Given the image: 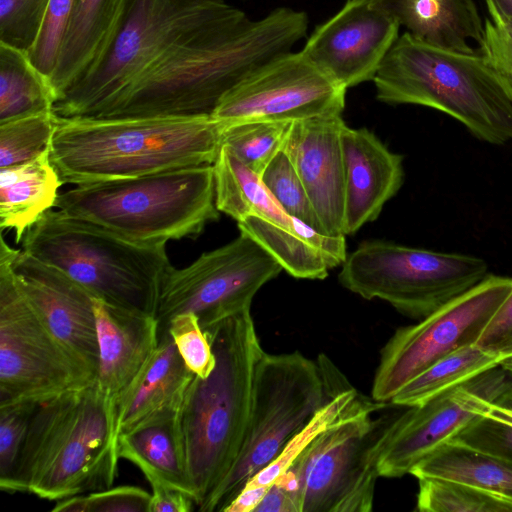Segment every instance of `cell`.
<instances>
[{"label": "cell", "instance_id": "obj_41", "mask_svg": "<svg viewBox=\"0 0 512 512\" xmlns=\"http://www.w3.org/2000/svg\"><path fill=\"white\" fill-rule=\"evenodd\" d=\"M39 403L0 405V489L4 491L21 454L30 420Z\"/></svg>", "mask_w": 512, "mask_h": 512}, {"label": "cell", "instance_id": "obj_45", "mask_svg": "<svg viewBox=\"0 0 512 512\" xmlns=\"http://www.w3.org/2000/svg\"><path fill=\"white\" fill-rule=\"evenodd\" d=\"M254 512H301L298 479L292 467L268 487Z\"/></svg>", "mask_w": 512, "mask_h": 512}, {"label": "cell", "instance_id": "obj_2", "mask_svg": "<svg viewBox=\"0 0 512 512\" xmlns=\"http://www.w3.org/2000/svg\"><path fill=\"white\" fill-rule=\"evenodd\" d=\"M225 125L212 115L57 116L49 158L63 183L74 185L213 165Z\"/></svg>", "mask_w": 512, "mask_h": 512}, {"label": "cell", "instance_id": "obj_37", "mask_svg": "<svg viewBox=\"0 0 512 512\" xmlns=\"http://www.w3.org/2000/svg\"><path fill=\"white\" fill-rule=\"evenodd\" d=\"M50 0H0V43L29 52Z\"/></svg>", "mask_w": 512, "mask_h": 512}, {"label": "cell", "instance_id": "obj_4", "mask_svg": "<svg viewBox=\"0 0 512 512\" xmlns=\"http://www.w3.org/2000/svg\"><path fill=\"white\" fill-rule=\"evenodd\" d=\"M119 460L115 406L94 382L36 406L3 492L57 502L109 488Z\"/></svg>", "mask_w": 512, "mask_h": 512}, {"label": "cell", "instance_id": "obj_29", "mask_svg": "<svg viewBox=\"0 0 512 512\" xmlns=\"http://www.w3.org/2000/svg\"><path fill=\"white\" fill-rule=\"evenodd\" d=\"M410 474L465 483L512 500V462L451 441L421 460Z\"/></svg>", "mask_w": 512, "mask_h": 512}, {"label": "cell", "instance_id": "obj_13", "mask_svg": "<svg viewBox=\"0 0 512 512\" xmlns=\"http://www.w3.org/2000/svg\"><path fill=\"white\" fill-rule=\"evenodd\" d=\"M281 270L280 264L243 232L183 268L172 267L158 299L155 317L159 334L171 318L181 313H195L206 331L251 308L255 294Z\"/></svg>", "mask_w": 512, "mask_h": 512}, {"label": "cell", "instance_id": "obj_10", "mask_svg": "<svg viewBox=\"0 0 512 512\" xmlns=\"http://www.w3.org/2000/svg\"><path fill=\"white\" fill-rule=\"evenodd\" d=\"M389 402L363 398L320 433L290 466L301 512H370L379 462L402 410L373 417Z\"/></svg>", "mask_w": 512, "mask_h": 512}, {"label": "cell", "instance_id": "obj_35", "mask_svg": "<svg viewBox=\"0 0 512 512\" xmlns=\"http://www.w3.org/2000/svg\"><path fill=\"white\" fill-rule=\"evenodd\" d=\"M57 115L43 112L0 123V168L18 165L49 150Z\"/></svg>", "mask_w": 512, "mask_h": 512}, {"label": "cell", "instance_id": "obj_49", "mask_svg": "<svg viewBox=\"0 0 512 512\" xmlns=\"http://www.w3.org/2000/svg\"><path fill=\"white\" fill-rule=\"evenodd\" d=\"M491 16L512 25V0H486Z\"/></svg>", "mask_w": 512, "mask_h": 512}, {"label": "cell", "instance_id": "obj_25", "mask_svg": "<svg viewBox=\"0 0 512 512\" xmlns=\"http://www.w3.org/2000/svg\"><path fill=\"white\" fill-rule=\"evenodd\" d=\"M125 0H77L50 83L59 96L101 58Z\"/></svg>", "mask_w": 512, "mask_h": 512}, {"label": "cell", "instance_id": "obj_40", "mask_svg": "<svg viewBox=\"0 0 512 512\" xmlns=\"http://www.w3.org/2000/svg\"><path fill=\"white\" fill-rule=\"evenodd\" d=\"M77 0H50L33 47L28 52L32 64L50 80Z\"/></svg>", "mask_w": 512, "mask_h": 512}, {"label": "cell", "instance_id": "obj_19", "mask_svg": "<svg viewBox=\"0 0 512 512\" xmlns=\"http://www.w3.org/2000/svg\"><path fill=\"white\" fill-rule=\"evenodd\" d=\"M341 115L291 123L283 151L297 172L312 207L328 236H345L344 165Z\"/></svg>", "mask_w": 512, "mask_h": 512}, {"label": "cell", "instance_id": "obj_3", "mask_svg": "<svg viewBox=\"0 0 512 512\" xmlns=\"http://www.w3.org/2000/svg\"><path fill=\"white\" fill-rule=\"evenodd\" d=\"M216 365L193 377L178 411L188 474L200 511L232 470L250 416L257 364L265 351L251 308L205 331Z\"/></svg>", "mask_w": 512, "mask_h": 512}, {"label": "cell", "instance_id": "obj_39", "mask_svg": "<svg viewBox=\"0 0 512 512\" xmlns=\"http://www.w3.org/2000/svg\"><path fill=\"white\" fill-rule=\"evenodd\" d=\"M165 330L169 331L188 369L195 376H209L215 368L216 357L198 316L192 312L178 314L169 320Z\"/></svg>", "mask_w": 512, "mask_h": 512}, {"label": "cell", "instance_id": "obj_48", "mask_svg": "<svg viewBox=\"0 0 512 512\" xmlns=\"http://www.w3.org/2000/svg\"><path fill=\"white\" fill-rule=\"evenodd\" d=\"M485 414L512 424V388L492 403Z\"/></svg>", "mask_w": 512, "mask_h": 512}, {"label": "cell", "instance_id": "obj_17", "mask_svg": "<svg viewBox=\"0 0 512 512\" xmlns=\"http://www.w3.org/2000/svg\"><path fill=\"white\" fill-rule=\"evenodd\" d=\"M399 27L381 0H349L314 29L301 51L348 89L374 79Z\"/></svg>", "mask_w": 512, "mask_h": 512}, {"label": "cell", "instance_id": "obj_12", "mask_svg": "<svg viewBox=\"0 0 512 512\" xmlns=\"http://www.w3.org/2000/svg\"><path fill=\"white\" fill-rule=\"evenodd\" d=\"M19 250L0 241V405L42 403L95 379L41 321L12 268Z\"/></svg>", "mask_w": 512, "mask_h": 512}, {"label": "cell", "instance_id": "obj_5", "mask_svg": "<svg viewBox=\"0 0 512 512\" xmlns=\"http://www.w3.org/2000/svg\"><path fill=\"white\" fill-rule=\"evenodd\" d=\"M373 82L381 102L430 107L458 120L479 140L512 141V85L481 53L445 50L405 32Z\"/></svg>", "mask_w": 512, "mask_h": 512}, {"label": "cell", "instance_id": "obj_8", "mask_svg": "<svg viewBox=\"0 0 512 512\" xmlns=\"http://www.w3.org/2000/svg\"><path fill=\"white\" fill-rule=\"evenodd\" d=\"M245 13L225 0H125L101 58L57 99L58 117H97L177 44Z\"/></svg>", "mask_w": 512, "mask_h": 512}, {"label": "cell", "instance_id": "obj_1", "mask_svg": "<svg viewBox=\"0 0 512 512\" xmlns=\"http://www.w3.org/2000/svg\"><path fill=\"white\" fill-rule=\"evenodd\" d=\"M305 12L280 7L246 14L177 44L95 118L211 115L239 82L307 34Z\"/></svg>", "mask_w": 512, "mask_h": 512}, {"label": "cell", "instance_id": "obj_50", "mask_svg": "<svg viewBox=\"0 0 512 512\" xmlns=\"http://www.w3.org/2000/svg\"><path fill=\"white\" fill-rule=\"evenodd\" d=\"M499 366L512 376V355L503 358Z\"/></svg>", "mask_w": 512, "mask_h": 512}, {"label": "cell", "instance_id": "obj_36", "mask_svg": "<svg viewBox=\"0 0 512 512\" xmlns=\"http://www.w3.org/2000/svg\"><path fill=\"white\" fill-rule=\"evenodd\" d=\"M260 177L270 194L290 217L325 234L307 192L283 150L270 161Z\"/></svg>", "mask_w": 512, "mask_h": 512}, {"label": "cell", "instance_id": "obj_42", "mask_svg": "<svg viewBox=\"0 0 512 512\" xmlns=\"http://www.w3.org/2000/svg\"><path fill=\"white\" fill-rule=\"evenodd\" d=\"M450 441L512 462V424L489 415L478 416Z\"/></svg>", "mask_w": 512, "mask_h": 512}, {"label": "cell", "instance_id": "obj_9", "mask_svg": "<svg viewBox=\"0 0 512 512\" xmlns=\"http://www.w3.org/2000/svg\"><path fill=\"white\" fill-rule=\"evenodd\" d=\"M350 385L324 354L313 361L300 352H265L255 371L240 454L200 511L223 512L249 479L271 463L321 407Z\"/></svg>", "mask_w": 512, "mask_h": 512}, {"label": "cell", "instance_id": "obj_30", "mask_svg": "<svg viewBox=\"0 0 512 512\" xmlns=\"http://www.w3.org/2000/svg\"><path fill=\"white\" fill-rule=\"evenodd\" d=\"M57 95L28 53L0 43V123L54 112Z\"/></svg>", "mask_w": 512, "mask_h": 512}, {"label": "cell", "instance_id": "obj_34", "mask_svg": "<svg viewBox=\"0 0 512 512\" xmlns=\"http://www.w3.org/2000/svg\"><path fill=\"white\" fill-rule=\"evenodd\" d=\"M293 121L253 120L225 125L222 145L227 146L248 168L261 175L283 150Z\"/></svg>", "mask_w": 512, "mask_h": 512}, {"label": "cell", "instance_id": "obj_7", "mask_svg": "<svg viewBox=\"0 0 512 512\" xmlns=\"http://www.w3.org/2000/svg\"><path fill=\"white\" fill-rule=\"evenodd\" d=\"M55 207L142 243L193 239L220 217L213 165L76 185L59 194Z\"/></svg>", "mask_w": 512, "mask_h": 512}, {"label": "cell", "instance_id": "obj_27", "mask_svg": "<svg viewBox=\"0 0 512 512\" xmlns=\"http://www.w3.org/2000/svg\"><path fill=\"white\" fill-rule=\"evenodd\" d=\"M49 150L30 161L0 168V228L13 230L15 243L55 207L63 185Z\"/></svg>", "mask_w": 512, "mask_h": 512}, {"label": "cell", "instance_id": "obj_14", "mask_svg": "<svg viewBox=\"0 0 512 512\" xmlns=\"http://www.w3.org/2000/svg\"><path fill=\"white\" fill-rule=\"evenodd\" d=\"M511 290V277L488 274L418 323L398 328L381 350L371 397L390 402L407 382L435 362L475 344Z\"/></svg>", "mask_w": 512, "mask_h": 512}, {"label": "cell", "instance_id": "obj_28", "mask_svg": "<svg viewBox=\"0 0 512 512\" xmlns=\"http://www.w3.org/2000/svg\"><path fill=\"white\" fill-rule=\"evenodd\" d=\"M213 171L216 207L237 223L256 216L287 229H295L301 222L281 208L260 175L241 162L227 146H221Z\"/></svg>", "mask_w": 512, "mask_h": 512}, {"label": "cell", "instance_id": "obj_21", "mask_svg": "<svg viewBox=\"0 0 512 512\" xmlns=\"http://www.w3.org/2000/svg\"><path fill=\"white\" fill-rule=\"evenodd\" d=\"M99 363L96 385L114 403L154 353L159 324L154 315L119 308L93 297Z\"/></svg>", "mask_w": 512, "mask_h": 512}, {"label": "cell", "instance_id": "obj_47", "mask_svg": "<svg viewBox=\"0 0 512 512\" xmlns=\"http://www.w3.org/2000/svg\"><path fill=\"white\" fill-rule=\"evenodd\" d=\"M267 489V487L244 486L223 512H254Z\"/></svg>", "mask_w": 512, "mask_h": 512}, {"label": "cell", "instance_id": "obj_15", "mask_svg": "<svg viewBox=\"0 0 512 512\" xmlns=\"http://www.w3.org/2000/svg\"><path fill=\"white\" fill-rule=\"evenodd\" d=\"M346 90L302 51H289L272 58L239 82L211 115L226 124L341 115Z\"/></svg>", "mask_w": 512, "mask_h": 512}, {"label": "cell", "instance_id": "obj_23", "mask_svg": "<svg viewBox=\"0 0 512 512\" xmlns=\"http://www.w3.org/2000/svg\"><path fill=\"white\" fill-rule=\"evenodd\" d=\"M240 232L253 238L291 276L321 280L347 258L345 236H328L299 222L287 229L260 217L237 223Z\"/></svg>", "mask_w": 512, "mask_h": 512}, {"label": "cell", "instance_id": "obj_33", "mask_svg": "<svg viewBox=\"0 0 512 512\" xmlns=\"http://www.w3.org/2000/svg\"><path fill=\"white\" fill-rule=\"evenodd\" d=\"M363 396L364 395L360 394L356 388L350 385L332 397L315 413L312 419L287 442L279 455L250 478L244 486L268 488L293 464L298 456L320 433L352 409Z\"/></svg>", "mask_w": 512, "mask_h": 512}, {"label": "cell", "instance_id": "obj_11", "mask_svg": "<svg viewBox=\"0 0 512 512\" xmlns=\"http://www.w3.org/2000/svg\"><path fill=\"white\" fill-rule=\"evenodd\" d=\"M488 274L486 261L473 255L370 240L347 255L338 279L364 299L383 300L406 316L422 319Z\"/></svg>", "mask_w": 512, "mask_h": 512}, {"label": "cell", "instance_id": "obj_44", "mask_svg": "<svg viewBox=\"0 0 512 512\" xmlns=\"http://www.w3.org/2000/svg\"><path fill=\"white\" fill-rule=\"evenodd\" d=\"M475 345L500 361L512 355V290L495 311Z\"/></svg>", "mask_w": 512, "mask_h": 512}, {"label": "cell", "instance_id": "obj_24", "mask_svg": "<svg viewBox=\"0 0 512 512\" xmlns=\"http://www.w3.org/2000/svg\"><path fill=\"white\" fill-rule=\"evenodd\" d=\"M381 1L400 26L430 45L475 54L468 41L482 44L484 23L473 0Z\"/></svg>", "mask_w": 512, "mask_h": 512}, {"label": "cell", "instance_id": "obj_31", "mask_svg": "<svg viewBox=\"0 0 512 512\" xmlns=\"http://www.w3.org/2000/svg\"><path fill=\"white\" fill-rule=\"evenodd\" d=\"M500 359L475 344L461 347L407 382L391 399L394 406L420 405L443 391L499 365Z\"/></svg>", "mask_w": 512, "mask_h": 512}, {"label": "cell", "instance_id": "obj_18", "mask_svg": "<svg viewBox=\"0 0 512 512\" xmlns=\"http://www.w3.org/2000/svg\"><path fill=\"white\" fill-rule=\"evenodd\" d=\"M12 268L41 321L96 381L99 345L93 296L59 269L21 249Z\"/></svg>", "mask_w": 512, "mask_h": 512}, {"label": "cell", "instance_id": "obj_38", "mask_svg": "<svg viewBox=\"0 0 512 512\" xmlns=\"http://www.w3.org/2000/svg\"><path fill=\"white\" fill-rule=\"evenodd\" d=\"M151 494L122 485L79 494L56 502L53 512H150Z\"/></svg>", "mask_w": 512, "mask_h": 512}, {"label": "cell", "instance_id": "obj_16", "mask_svg": "<svg viewBox=\"0 0 512 512\" xmlns=\"http://www.w3.org/2000/svg\"><path fill=\"white\" fill-rule=\"evenodd\" d=\"M512 388V376L499 365L399 414L379 462L380 477L399 478L472 420L487 412Z\"/></svg>", "mask_w": 512, "mask_h": 512}, {"label": "cell", "instance_id": "obj_6", "mask_svg": "<svg viewBox=\"0 0 512 512\" xmlns=\"http://www.w3.org/2000/svg\"><path fill=\"white\" fill-rule=\"evenodd\" d=\"M21 250L109 305L154 316L173 267L166 243L132 241L59 210H49L25 233Z\"/></svg>", "mask_w": 512, "mask_h": 512}, {"label": "cell", "instance_id": "obj_32", "mask_svg": "<svg viewBox=\"0 0 512 512\" xmlns=\"http://www.w3.org/2000/svg\"><path fill=\"white\" fill-rule=\"evenodd\" d=\"M416 509L421 512H512V500L465 483L422 477Z\"/></svg>", "mask_w": 512, "mask_h": 512}, {"label": "cell", "instance_id": "obj_22", "mask_svg": "<svg viewBox=\"0 0 512 512\" xmlns=\"http://www.w3.org/2000/svg\"><path fill=\"white\" fill-rule=\"evenodd\" d=\"M194 374L181 358L168 330L144 368L115 402L117 436L166 411H178Z\"/></svg>", "mask_w": 512, "mask_h": 512}, {"label": "cell", "instance_id": "obj_26", "mask_svg": "<svg viewBox=\"0 0 512 512\" xmlns=\"http://www.w3.org/2000/svg\"><path fill=\"white\" fill-rule=\"evenodd\" d=\"M178 411L154 415L122 432L118 455L136 465L143 475H156L194 499Z\"/></svg>", "mask_w": 512, "mask_h": 512}, {"label": "cell", "instance_id": "obj_43", "mask_svg": "<svg viewBox=\"0 0 512 512\" xmlns=\"http://www.w3.org/2000/svg\"><path fill=\"white\" fill-rule=\"evenodd\" d=\"M480 50L497 72L512 85V25L496 16L486 18Z\"/></svg>", "mask_w": 512, "mask_h": 512}, {"label": "cell", "instance_id": "obj_46", "mask_svg": "<svg viewBox=\"0 0 512 512\" xmlns=\"http://www.w3.org/2000/svg\"><path fill=\"white\" fill-rule=\"evenodd\" d=\"M152 493L150 512H190L196 507L194 499L153 474H144Z\"/></svg>", "mask_w": 512, "mask_h": 512}, {"label": "cell", "instance_id": "obj_20", "mask_svg": "<svg viewBox=\"0 0 512 512\" xmlns=\"http://www.w3.org/2000/svg\"><path fill=\"white\" fill-rule=\"evenodd\" d=\"M343 234L351 235L378 218L404 180L403 157L366 128L343 127Z\"/></svg>", "mask_w": 512, "mask_h": 512}]
</instances>
